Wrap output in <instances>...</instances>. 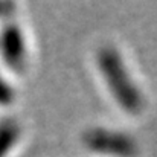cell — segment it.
<instances>
[{
  "mask_svg": "<svg viewBox=\"0 0 157 157\" xmlns=\"http://www.w3.org/2000/svg\"><path fill=\"white\" fill-rule=\"evenodd\" d=\"M98 81L113 107L127 117H140L148 108L147 92L125 52L111 41L101 43L93 52Z\"/></svg>",
  "mask_w": 157,
  "mask_h": 157,
  "instance_id": "cell-1",
  "label": "cell"
},
{
  "mask_svg": "<svg viewBox=\"0 0 157 157\" xmlns=\"http://www.w3.org/2000/svg\"><path fill=\"white\" fill-rule=\"evenodd\" d=\"M79 142L82 150L92 157H139L140 154L134 136L108 125L87 127L81 133Z\"/></svg>",
  "mask_w": 157,
  "mask_h": 157,
  "instance_id": "cell-2",
  "label": "cell"
},
{
  "mask_svg": "<svg viewBox=\"0 0 157 157\" xmlns=\"http://www.w3.org/2000/svg\"><path fill=\"white\" fill-rule=\"evenodd\" d=\"M0 56L15 73H23L29 64V46L21 25L8 20L0 29Z\"/></svg>",
  "mask_w": 157,
  "mask_h": 157,
  "instance_id": "cell-3",
  "label": "cell"
},
{
  "mask_svg": "<svg viewBox=\"0 0 157 157\" xmlns=\"http://www.w3.org/2000/svg\"><path fill=\"white\" fill-rule=\"evenodd\" d=\"M21 139V127L12 119L6 117L0 121V157H9L17 148Z\"/></svg>",
  "mask_w": 157,
  "mask_h": 157,
  "instance_id": "cell-4",
  "label": "cell"
},
{
  "mask_svg": "<svg viewBox=\"0 0 157 157\" xmlns=\"http://www.w3.org/2000/svg\"><path fill=\"white\" fill-rule=\"evenodd\" d=\"M17 99V92L9 79L0 73V107H11Z\"/></svg>",
  "mask_w": 157,
  "mask_h": 157,
  "instance_id": "cell-5",
  "label": "cell"
}]
</instances>
